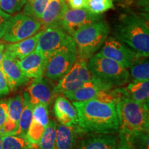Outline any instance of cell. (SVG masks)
I'll use <instances>...</instances> for the list:
<instances>
[{"instance_id":"6da1fadb","label":"cell","mask_w":149,"mask_h":149,"mask_svg":"<svg viewBox=\"0 0 149 149\" xmlns=\"http://www.w3.org/2000/svg\"><path fill=\"white\" fill-rule=\"evenodd\" d=\"M72 104L77 111L78 126L86 133H118L116 104L95 100L72 102Z\"/></svg>"},{"instance_id":"7a4b0ae2","label":"cell","mask_w":149,"mask_h":149,"mask_svg":"<svg viewBox=\"0 0 149 149\" xmlns=\"http://www.w3.org/2000/svg\"><path fill=\"white\" fill-rule=\"evenodd\" d=\"M113 35L142 57L149 55L148 14L129 12L120 17Z\"/></svg>"},{"instance_id":"3957f363","label":"cell","mask_w":149,"mask_h":149,"mask_svg":"<svg viewBox=\"0 0 149 149\" xmlns=\"http://www.w3.org/2000/svg\"><path fill=\"white\" fill-rule=\"evenodd\" d=\"M149 106L139 104L124 96L116 102L119 120V135L127 139L130 137L148 133Z\"/></svg>"},{"instance_id":"277c9868","label":"cell","mask_w":149,"mask_h":149,"mask_svg":"<svg viewBox=\"0 0 149 149\" xmlns=\"http://www.w3.org/2000/svg\"><path fill=\"white\" fill-rule=\"evenodd\" d=\"M110 31L109 23L102 19L74 32L71 37L75 44L78 57L88 61L100 51L109 37Z\"/></svg>"},{"instance_id":"5b68a950","label":"cell","mask_w":149,"mask_h":149,"mask_svg":"<svg viewBox=\"0 0 149 149\" xmlns=\"http://www.w3.org/2000/svg\"><path fill=\"white\" fill-rule=\"evenodd\" d=\"M87 66L95 77L113 88L124 86L130 80L128 69L99 53L88 59Z\"/></svg>"},{"instance_id":"8992f818","label":"cell","mask_w":149,"mask_h":149,"mask_svg":"<svg viewBox=\"0 0 149 149\" xmlns=\"http://www.w3.org/2000/svg\"><path fill=\"white\" fill-rule=\"evenodd\" d=\"M42 23L32 15L19 13L11 16L1 39L6 42L15 43L36 34L42 27Z\"/></svg>"},{"instance_id":"52a82bcc","label":"cell","mask_w":149,"mask_h":149,"mask_svg":"<svg viewBox=\"0 0 149 149\" xmlns=\"http://www.w3.org/2000/svg\"><path fill=\"white\" fill-rule=\"evenodd\" d=\"M75 46L72 37L58 26H49L42 30L36 49L45 56H48Z\"/></svg>"},{"instance_id":"ba28073f","label":"cell","mask_w":149,"mask_h":149,"mask_svg":"<svg viewBox=\"0 0 149 149\" xmlns=\"http://www.w3.org/2000/svg\"><path fill=\"white\" fill-rule=\"evenodd\" d=\"M93 78L87 66V61L77 57L69 71L57 81L54 91L57 96L65 95L79 88Z\"/></svg>"},{"instance_id":"9c48e42d","label":"cell","mask_w":149,"mask_h":149,"mask_svg":"<svg viewBox=\"0 0 149 149\" xmlns=\"http://www.w3.org/2000/svg\"><path fill=\"white\" fill-rule=\"evenodd\" d=\"M77 57L76 46L48 56L46 57L44 76L52 82H57L69 71Z\"/></svg>"},{"instance_id":"30bf717a","label":"cell","mask_w":149,"mask_h":149,"mask_svg":"<svg viewBox=\"0 0 149 149\" xmlns=\"http://www.w3.org/2000/svg\"><path fill=\"white\" fill-rule=\"evenodd\" d=\"M98 53L107 58L116 61L126 69L142 57L113 37H108Z\"/></svg>"},{"instance_id":"8fae6325","label":"cell","mask_w":149,"mask_h":149,"mask_svg":"<svg viewBox=\"0 0 149 149\" xmlns=\"http://www.w3.org/2000/svg\"><path fill=\"white\" fill-rule=\"evenodd\" d=\"M102 15L94 14L87 9H70L55 25L64 30L70 36L78 30L103 19Z\"/></svg>"},{"instance_id":"7c38bea8","label":"cell","mask_w":149,"mask_h":149,"mask_svg":"<svg viewBox=\"0 0 149 149\" xmlns=\"http://www.w3.org/2000/svg\"><path fill=\"white\" fill-rule=\"evenodd\" d=\"M55 86L45 77H41L33 79L25 91L33 106L42 104L50 107L57 97L54 91Z\"/></svg>"},{"instance_id":"4fadbf2b","label":"cell","mask_w":149,"mask_h":149,"mask_svg":"<svg viewBox=\"0 0 149 149\" xmlns=\"http://www.w3.org/2000/svg\"><path fill=\"white\" fill-rule=\"evenodd\" d=\"M0 68L6 79L10 91L16 90L19 87L29 84L30 81V79L26 77L20 69L17 64V59L5 51Z\"/></svg>"},{"instance_id":"5bb4252c","label":"cell","mask_w":149,"mask_h":149,"mask_svg":"<svg viewBox=\"0 0 149 149\" xmlns=\"http://www.w3.org/2000/svg\"><path fill=\"white\" fill-rule=\"evenodd\" d=\"M53 113L59 124L66 126H78L77 111L72 102L64 95H58L53 104Z\"/></svg>"},{"instance_id":"9a60e30c","label":"cell","mask_w":149,"mask_h":149,"mask_svg":"<svg viewBox=\"0 0 149 149\" xmlns=\"http://www.w3.org/2000/svg\"><path fill=\"white\" fill-rule=\"evenodd\" d=\"M46 63L45 56L37 49L21 60H17L22 72L30 79L44 77Z\"/></svg>"},{"instance_id":"2e32d148","label":"cell","mask_w":149,"mask_h":149,"mask_svg":"<svg viewBox=\"0 0 149 149\" xmlns=\"http://www.w3.org/2000/svg\"><path fill=\"white\" fill-rule=\"evenodd\" d=\"M85 133L79 126L71 127L57 124L55 149H75Z\"/></svg>"},{"instance_id":"e0dca14e","label":"cell","mask_w":149,"mask_h":149,"mask_svg":"<svg viewBox=\"0 0 149 149\" xmlns=\"http://www.w3.org/2000/svg\"><path fill=\"white\" fill-rule=\"evenodd\" d=\"M118 141L114 134L85 133L75 149H115Z\"/></svg>"},{"instance_id":"ac0fdd59","label":"cell","mask_w":149,"mask_h":149,"mask_svg":"<svg viewBox=\"0 0 149 149\" xmlns=\"http://www.w3.org/2000/svg\"><path fill=\"white\" fill-rule=\"evenodd\" d=\"M115 88L111 86L102 82L100 80L93 76L91 81L80 87L73 92L64 95L70 102H83L95 100L99 93L102 91H109Z\"/></svg>"},{"instance_id":"d6986e66","label":"cell","mask_w":149,"mask_h":149,"mask_svg":"<svg viewBox=\"0 0 149 149\" xmlns=\"http://www.w3.org/2000/svg\"><path fill=\"white\" fill-rule=\"evenodd\" d=\"M8 113L4 125L0 130L3 134L15 135L18 129V124L23 108V99L20 94L16 95L7 101Z\"/></svg>"},{"instance_id":"ffe728a7","label":"cell","mask_w":149,"mask_h":149,"mask_svg":"<svg viewBox=\"0 0 149 149\" xmlns=\"http://www.w3.org/2000/svg\"><path fill=\"white\" fill-rule=\"evenodd\" d=\"M67 10L68 6L66 0H50L40 19L42 25L46 28L55 26Z\"/></svg>"},{"instance_id":"44dd1931","label":"cell","mask_w":149,"mask_h":149,"mask_svg":"<svg viewBox=\"0 0 149 149\" xmlns=\"http://www.w3.org/2000/svg\"><path fill=\"white\" fill-rule=\"evenodd\" d=\"M42 31L25 40L7 44L5 46V52L17 60H21L36 49L37 42Z\"/></svg>"},{"instance_id":"7402d4cb","label":"cell","mask_w":149,"mask_h":149,"mask_svg":"<svg viewBox=\"0 0 149 149\" xmlns=\"http://www.w3.org/2000/svg\"><path fill=\"white\" fill-rule=\"evenodd\" d=\"M122 96L126 97L139 104L149 102V81H132L125 87H118Z\"/></svg>"},{"instance_id":"603a6c76","label":"cell","mask_w":149,"mask_h":149,"mask_svg":"<svg viewBox=\"0 0 149 149\" xmlns=\"http://www.w3.org/2000/svg\"><path fill=\"white\" fill-rule=\"evenodd\" d=\"M22 99H23V108L19 120L18 129L15 135L25 139L26 135L33 120V105L30 102L29 95L26 91L23 93Z\"/></svg>"},{"instance_id":"cb8c5ba5","label":"cell","mask_w":149,"mask_h":149,"mask_svg":"<svg viewBox=\"0 0 149 149\" xmlns=\"http://www.w3.org/2000/svg\"><path fill=\"white\" fill-rule=\"evenodd\" d=\"M130 79L133 81H149V61L148 57H141L128 68Z\"/></svg>"},{"instance_id":"d4e9b609","label":"cell","mask_w":149,"mask_h":149,"mask_svg":"<svg viewBox=\"0 0 149 149\" xmlns=\"http://www.w3.org/2000/svg\"><path fill=\"white\" fill-rule=\"evenodd\" d=\"M57 123L54 120H49L48 125L44 129V133L38 144L40 149H55L56 128Z\"/></svg>"},{"instance_id":"484cf974","label":"cell","mask_w":149,"mask_h":149,"mask_svg":"<svg viewBox=\"0 0 149 149\" xmlns=\"http://www.w3.org/2000/svg\"><path fill=\"white\" fill-rule=\"evenodd\" d=\"M45 128L36 121L32 120L29 130H28L25 139L30 145L31 149L38 147L39 142L42 138Z\"/></svg>"},{"instance_id":"4316f807","label":"cell","mask_w":149,"mask_h":149,"mask_svg":"<svg viewBox=\"0 0 149 149\" xmlns=\"http://www.w3.org/2000/svg\"><path fill=\"white\" fill-rule=\"evenodd\" d=\"M2 149H31V148L26 139L19 136L3 134Z\"/></svg>"},{"instance_id":"83f0119b","label":"cell","mask_w":149,"mask_h":149,"mask_svg":"<svg viewBox=\"0 0 149 149\" xmlns=\"http://www.w3.org/2000/svg\"><path fill=\"white\" fill-rule=\"evenodd\" d=\"M114 8L113 0H88L86 9L94 14L102 15Z\"/></svg>"},{"instance_id":"f1b7e54d","label":"cell","mask_w":149,"mask_h":149,"mask_svg":"<svg viewBox=\"0 0 149 149\" xmlns=\"http://www.w3.org/2000/svg\"><path fill=\"white\" fill-rule=\"evenodd\" d=\"M48 109L49 107L42 104L33 106V120L40 123L44 128L46 127L49 122Z\"/></svg>"},{"instance_id":"f546056e","label":"cell","mask_w":149,"mask_h":149,"mask_svg":"<svg viewBox=\"0 0 149 149\" xmlns=\"http://www.w3.org/2000/svg\"><path fill=\"white\" fill-rule=\"evenodd\" d=\"M27 0H0V8L9 15L16 13L23 8Z\"/></svg>"},{"instance_id":"4dcf8cb0","label":"cell","mask_w":149,"mask_h":149,"mask_svg":"<svg viewBox=\"0 0 149 149\" xmlns=\"http://www.w3.org/2000/svg\"><path fill=\"white\" fill-rule=\"evenodd\" d=\"M49 1L50 0H34L31 6L28 5L26 6L25 8V12L28 13L26 15H30V10H31V15L40 21L43 13L45 10Z\"/></svg>"},{"instance_id":"1f68e13d","label":"cell","mask_w":149,"mask_h":149,"mask_svg":"<svg viewBox=\"0 0 149 149\" xmlns=\"http://www.w3.org/2000/svg\"><path fill=\"white\" fill-rule=\"evenodd\" d=\"M126 140L133 149H148V133L134 136Z\"/></svg>"},{"instance_id":"d6a6232c","label":"cell","mask_w":149,"mask_h":149,"mask_svg":"<svg viewBox=\"0 0 149 149\" xmlns=\"http://www.w3.org/2000/svg\"><path fill=\"white\" fill-rule=\"evenodd\" d=\"M149 0H125L123 3L124 6L137 9L141 13L148 14Z\"/></svg>"},{"instance_id":"836d02e7","label":"cell","mask_w":149,"mask_h":149,"mask_svg":"<svg viewBox=\"0 0 149 149\" xmlns=\"http://www.w3.org/2000/svg\"><path fill=\"white\" fill-rule=\"evenodd\" d=\"M11 17L10 15H9L0 8V39L3 37L4 34L6 29L7 24L8 20Z\"/></svg>"},{"instance_id":"e575fe53","label":"cell","mask_w":149,"mask_h":149,"mask_svg":"<svg viewBox=\"0 0 149 149\" xmlns=\"http://www.w3.org/2000/svg\"><path fill=\"white\" fill-rule=\"evenodd\" d=\"M9 93H10V88L8 82L2 70L0 68V97L7 95Z\"/></svg>"},{"instance_id":"d590c367","label":"cell","mask_w":149,"mask_h":149,"mask_svg":"<svg viewBox=\"0 0 149 149\" xmlns=\"http://www.w3.org/2000/svg\"><path fill=\"white\" fill-rule=\"evenodd\" d=\"M8 104L6 100H0V130L4 125L7 118Z\"/></svg>"},{"instance_id":"8d00e7d4","label":"cell","mask_w":149,"mask_h":149,"mask_svg":"<svg viewBox=\"0 0 149 149\" xmlns=\"http://www.w3.org/2000/svg\"><path fill=\"white\" fill-rule=\"evenodd\" d=\"M71 9H86L88 0H66Z\"/></svg>"},{"instance_id":"74e56055","label":"cell","mask_w":149,"mask_h":149,"mask_svg":"<svg viewBox=\"0 0 149 149\" xmlns=\"http://www.w3.org/2000/svg\"><path fill=\"white\" fill-rule=\"evenodd\" d=\"M119 141L115 149H133L130 144L125 138L119 135Z\"/></svg>"},{"instance_id":"f35d334b","label":"cell","mask_w":149,"mask_h":149,"mask_svg":"<svg viewBox=\"0 0 149 149\" xmlns=\"http://www.w3.org/2000/svg\"><path fill=\"white\" fill-rule=\"evenodd\" d=\"M5 51V45L2 44H0V66H1V61L3 58V55H4Z\"/></svg>"},{"instance_id":"ab89813d","label":"cell","mask_w":149,"mask_h":149,"mask_svg":"<svg viewBox=\"0 0 149 149\" xmlns=\"http://www.w3.org/2000/svg\"><path fill=\"white\" fill-rule=\"evenodd\" d=\"M2 135L3 133L0 131V149H2Z\"/></svg>"},{"instance_id":"60d3db41","label":"cell","mask_w":149,"mask_h":149,"mask_svg":"<svg viewBox=\"0 0 149 149\" xmlns=\"http://www.w3.org/2000/svg\"><path fill=\"white\" fill-rule=\"evenodd\" d=\"M33 1H34V0H27L28 6H31L32 5V3H33Z\"/></svg>"},{"instance_id":"b9f144b4","label":"cell","mask_w":149,"mask_h":149,"mask_svg":"<svg viewBox=\"0 0 149 149\" xmlns=\"http://www.w3.org/2000/svg\"><path fill=\"white\" fill-rule=\"evenodd\" d=\"M32 149H40L38 148V147H35V148H32Z\"/></svg>"}]
</instances>
